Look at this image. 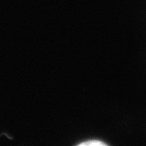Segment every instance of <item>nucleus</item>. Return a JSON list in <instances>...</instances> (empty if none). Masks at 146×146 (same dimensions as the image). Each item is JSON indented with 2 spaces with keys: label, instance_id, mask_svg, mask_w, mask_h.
Segmentation results:
<instances>
[{
  "label": "nucleus",
  "instance_id": "obj_1",
  "mask_svg": "<svg viewBox=\"0 0 146 146\" xmlns=\"http://www.w3.org/2000/svg\"><path fill=\"white\" fill-rule=\"evenodd\" d=\"M77 145L80 146H104L108 144L103 141L93 139L82 141V142L77 144Z\"/></svg>",
  "mask_w": 146,
  "mask_h": 146
}]
</instances>
